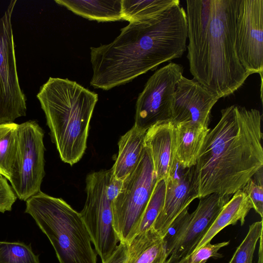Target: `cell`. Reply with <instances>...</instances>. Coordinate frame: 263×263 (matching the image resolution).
<instances>
[{
    "label": "cell",
    "mask_w": 263,
    "mask_h": 263,
    "mask_svg": "<svg viewBox=\"0 0 263 263\" xmlns=\"http://www.w3.org/2000/svg\"><path fill=\"white\" fill-rule=\"evenodd\" d=\"M110 174V169L87 175L86 199L80 213L102 263L111 255L119 241L113 226L112 202L107 194Z\"/></svg>",
    "instance_id": "cell-7"
},
{
    "label": "cell",
    "mask_w": 263,
    "mask_h": 263,
    "mask_svg": "<svg viewBox=\"0 0 263 263\" xmlns=\"http://www.w3.org/2000/svg\"><path fill=\"white\" fill-rule=\"evenodd\" d=\"M262 115L233 105L207 134L195 165L193 184L197 198L233 195L263 167Z\"/></svg>",
    "instance_id": "cell-1"
},
{
    "label": "cell",
    "mask_w": 263,
    "mask_h": 263,
    "mask_svg": "<svg viewBox=\"0 0 263 263\" xmlns=\"http://www.w3.org/2000/svg\"><path fill=\"white\" fill-rule=\"evenodd\" d=\"M146 130L135 125L118 142L119 152L110 168L112 176L123 181L135 169L144 151Z\"/></svg>",
    "instance_id": "cell-17"
},
{
    "label": "cell",
    "mask_w": 263,
    "mask_h": 263,
    "mask_svg": "<svg viewBox=\"0 0 263 263\" xmlns=\"http://www.w3.org/2000/svg\"><path fill=\"white\" fill-rule=\"evenodd\" d=\"M250 198L253 209L261 219L263 216V173L262 168L258 171L241 190Z\"/></svg>",
    "instance_id": "cell-26"
},
{
    "label": "cell",
    "mask_w": 263,
    "mask_h": 263,
    "mask_svg": "<svg viewBox=\"0 0 263 263\" xmlns=\"http://www.w3.org/2000/svg\"><path fill=\"white\" fill-rule=\"evenodd\" d=\"M123 181L116 179L111 173L107 184V194L108 199L111 202L120 193Z\"/></svg>",
    "instance_id": "cell-30"
},
{
    "label": "cell",
    "mask_w": 263,
    "mask_h": 263,
    "mask_svg": "<svg viewBox=\"0 0 263 263\" xmlns=\"http://www.w3.org/2000/svg\"><path fill=\"white\" fill-rule=\"evenodd\" d=\"M259 247L258 250V260L257 263H263L262 261V234H261L259 238Z\"/></svg>",
    "instance_id": "cell-31"
},
{
    "label": "cell",
    "mask_w": 263,
    "mask_h": 263,
    "mask_svg": "<svg viewBox=\"0 0 263 263\" xmlns=\"http://www.w3.org/2000/svg\"><path fill=\"white\" fill-rule=\"evenodd\" d=\"M177 260L171 257H167L164 263H176Z\"/></svg>",
    "instance_id": "cell-32"
},
{
    "label": "cell",
    "mask_w": 263,
    "mask_h": 263,
    "mask_svg": "<svg viewBox=\"0 0 263 263\" xmlns=\"http://www.w3.org/2000/svg\"><path fill=\"white\" fill-rule=\"evenodd\" d=\"M165 181L163 206L152 227L162 238L178 215L197 198L193 184L192 167L183 168L176 161Z\"/></svg>",
    "instance_id": "cell-13"
},
{
    "label": "cell",
    "mask_w": 263,
    "mask_h": 263,
    "mask_svg": "<svg viewBox=\"0 0 263 263\" xmlns=\"http://www.w3.org/2000/svg\"><path fill=\"white\" fill-rule=\"evenodd\" d=\"M127 251V244L120 242L115 251L104 263H126Z\"/></svg>",
    "instance_id": "cell-29"
},
{
    "label": "cell",
    "mask_w": 263,
    "mask_h": 263,
    "mask_svg": "<svg viewBox=\"0 0 263 263\" xmlns=\"http://www.w3.org/2000/svg\"><path fill=\"white\" fill-rule=\"evenodd\" d=\"M18 124H0V175L10 180L16 160Z\"/></svg>",
    "instance_id": "cell-22"
},
{
    "label": "cell",
    "mask_w": 263,
    "mask_h": 263,
    "mask_svg": "<svg viewBox=\"0 0 263 263\" xmlns=\"http://www.w3.org/2000/svg\"><path fill=\"white\" fill-rule=\"evenodd\" d=\"M44 136L35 121L18 124L16 160L9 182L21 200L26 201L41 191L45 175Z\"/></svg>",
    "instance_id": "cell-8"
},
{
    "label": "cell",
    "mask_w": 263,
    "mask_h": 263,
    "mask_svg": "<svg viewBox=\"0 0 263 263\" xmlns=\"http://www.w3.org/2000/svg\"><path fill=\"white\" fill-rule=\"evenodd\" d=\"M190 71L219 99L233 93L250 75L235 49L236 0H187Z\"/></svg>",
    "instance_id": "cell-3"
},
{
    "label": "cell",
    "mask_w": 263,
    "mask_h": 263,
    "mask_svg": "<svg viewBox=\"0 0 263 263\" xmlns=\"http://www.w3.org/2000/svg\"><path fill=\"white\" fill-rule=\"evenodd\" d=\"M235 49L250 75L263 71V0H236Z\"/></svg>",
    "instance_id": "cell-11"
},
{
    "label": "cell",
    "mask_w": 263,
    "mask_h": 263,
    "mask_svg": "<svg viewBox=\"0 0 263 263\" xmlns=\"http://www.w3.org/2000/svg\"><path fill=\"white\" fill-rule=\"evenodd\" d=\"M219 99L195 79L183 76L174 92L171 121L175 125L193 124L208 127L211 110Z\"/></svg>",
    "instance_id": "cell-12"
},
{
    "label": "cell",
    "mask_w": 263,
    "mask_h": 263,
    "mask_svg": "<svg viewBox=\"0 0 263 263\" xmlns=\"http://www.w3.org/2000/svg\"><path fill=\"white\" fill-rule=\"evenodd\" d=\"M229 241L215 244L208 243L191 255L176 261V263H205L211 257L217 259L222 257V255L218 252L222 248L229 245Z\"/></svg>",
    "instance_id": "cell-27"
},
{
    "label": "cell",
    "mask_w": 263,
    "mask_h": 263,
    "mask_svg": "<svg viewBox=\"0 0 263 263\" xmlns=\"http://www.w3.org/2000/svg\"><path fill=\"white\" fill-rule=\"evenodd\" d=\"M16 3L10 1L0 16V124L26 116V98L19 84L11 23Z\"/></svg>",
    "instance_id": "cell-9"
},
{
    "label": "cell",
    "mask_w": 263,
    "mask_h": 263,
    "mask_svg": "<svg viewBox=\"0 0 263 263\" xmlns=\"http://www.w3.org/2000/svg\"><path fill=\"white\" fill-rule=\"evenodd\" d=\"M60 158L70 165L83 156L98 95L75 81L50 77L36 95Z\"/></svg>",
    "instance_id": "cell-4"
},
{
    "label": "cell",
    "mask_w": 263,
    "mask_h": 263,
    "mask_svg": "<svg viewBox=\"0 0 263 263\" xmlns=\"http://www.w3.org/2000/svg\"><path fill=\"white\" fill-rule=\"evenodd\" d=\"M251 209H253L252 204L248 195L241 190L235 192L223 206L191 254L203 246L210 243L212 239L226 227L234 225L238 221H240L241 226H242Z\"/></svg>",
    "instance_id": "cell-18"
},
{
    "label": "cell",
    "mask_w": 263,
    "mask_h": 263,
    "mask_svg": "<svg viewBox=\"0 0 263 263\" xmlns=\"http://www.w3.org/2000/svg\"><path fill=\"white\" fill-rule=\"evenodd\" d=\"M209 130V127L193 124L175 125L174 156L181 167L185 169L195 165Z\"/></svg>",
    "instance_id": "cell-16"
},
{
    "label": "cell",
    "mask_w": 263,
    "mask_h": 263,
    "mask_svg": "<svg viewBox=\"0 0 263 263\" xmlns=\"http://www.w3.org/2000/svg\"><path fill=\"white\" fill-rule=\"evenodd\" d=\"M187 38L186 12L180 4L157 18L129 23L112 42L90 48V84L107 90L127 83L180 58L186 50Z\"/></svg>",
    "instance_id": "cell-2"
},
{
    "label": "cell",
    "mask_w": 263,
    "mask_h": 263,
    "mask_svg": "<svg viewBox=\"0 0 263 263\" xmlns=\"http://www.w3.org/2000/svg\"><path fill=\"white\" fill-rule=\"evenodd\" d=\"M157 179L148 150L135 169L123 180L121 190L111 203L113 226L119 242L127 243L138 228Z\"/></svg>",
    "instance_id": "cell-6"
},
{
    "label": "cell",
    "mask_w": 263,
    "mask_h": 263,
    "mask_svg": "<svg viewBox=\"0 0 263 263\" xmlns=\"http://www.w3.org/2000/svg\"><path fill=\"white\" fill-rule=\"evenodd\" d=\"M262 219L250 225L248 232L229 263H252L256 244L262 234Z\"/></svg>",
    "instance_id": "cell-25"
},
{
    "label": "cell",
    "mask_w": 263,
    "mask_h": 263,
    "mask_svg": "<svg viewBox=\"0 0 263 263\" xmlns=\"http://www.w3.org/2000/svg\"><path fill=\"white\" fill-rule=\"evenodd\" d=\"M74 13L98 22H114L122 19L121 0H55Z\"/></svg>",
    "instance_id": "cell-20"
},
{
    "label": "cell",
    "mask_w": 263,
    "mask_h": 263,
    "mask_svg": "<svg viewBox=\"0 0 263 263\" xmlns=\"http://www.w3.org/2000/svg\"><path fill=\"white\" fill-rule=\"evenodd\" d=\"M182 65L170 62L148 79L136 104L135 124L147 130L156 124L171 121L172 104Z\"/></svg>",
    "instance_id": "cell-10"
},
{
    "label": "cell",
    "mask_w": 263,
    "mask_h": 263,
    "mask_svg": "<svg viewBox=\"0 0 263 263\" xmlns=\"http://www.w3.org/2000/svg\"><path fill=\"white\" fill-rule=\"evenodd\" d=\"M0 263H40L30 245L0 241Z\"/></svg>",
    "instance_id": "cell-23"
},
{
    "label": "cell",
    "mask_w": 263,
    "mask_h": 263,
    "mask_svg": "<svg viewBox=\"0 0 263 263\" xmlns=\"http://www.w3.org/2000/svg\"><path fill=\"white\" fill-rule=\"evenodd\" d=\"M231 197L213 193L200 198L197 208L190 213L184 232L168 257L178 261L190 255Z\"/></svg>",
    "instance_id": "cell-14"
},
{
    "label": "cell",
    "mask_w": 263,
    "mask_h": 263,
    "mask_svg": "<svg viewBox=\"0 0 263 263\" xmlns=\"http://www.w3.org/2000/svg\"><path fill=\"white\" fill-rule=\"evenodd\" d=\"M171 121L155 124L147 130L145 146L148 150L157 181H166L176 161L174 156V128Z\"/></svg>",
    "instance_id": "cell-15"
},
{
    "label": "cell",
    "mask_w": 263,
    "mask_h": 263,
    "mask_svg": "<svg viewBox=\"0 0 263 263\" xmlns=\"http://www.w3.org/2000/svg\"><path fill=\"white\" fill-rule=\"evenodd\" d=\"M25 212L47 236L60 263H97L80 213L63 199L40 191L26 201Z\"/></svg>",
    "instance_id": "cell-5"
},
{
    "label": "cell",
    "mask_w": 263,
    "mask_h": 263,
    "mask_svg": "<svg viewBox=\"0 0 263 263\" xmlns=\"http://www.w3.org/2000/svg\"><path fill=\"white\" fill-rule=\"evenodd\" d=\"M16 199V195L7 180L0 175V212L10 211Z\"/></svg>",
    "instance_id": "cell-28"
},
{
    "label": "cell",
    "mask_w": 263,
    "mask_h": 263,
    "mask_svg": "<svg viewBox=\"0 0 263 263\" xmlns=\"http://www.w3.org/2000/svg\"><path fill=\"white\" fill-rule=\"evenodd\" d=\"M179 3L178 0H121L122 19L129 23L153 20Z\"/></svg>",
    "instance_id": "cell-21"
},
{
    "label": "cell",
    "mask_w": 263,
    "mask_h": 263,
    "mask_svg": "<svg viewBox=\"0 0 263 263\" xmlns=\"http://www.w3.org/2000/svg\"><path fill=\"white\" fill-rule=\"evenodd\" d=\"M127 244L126 263H164L167 258L163 239L153 228L137 234Z\"/></svg>",
    "instance_id": "cell-19"
},
{
    "label": "cell",
    "mask_w": 263,
    "mask_h": 263,
    "mask_svg": "<svg viewBox=\"0 0 263 263\" xmlns=\"http://www.w3.org/2000/svg\"><path fill=\"white\" fill-rule=\"evenodd\" d=\"M165 189L166 184L164 180L157 181L141 217L137 234L152 228L163 206Z\"/></svg>",
    "instance_id": "cell-24"
}]
</instances>
